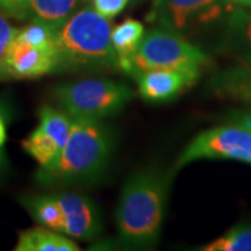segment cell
Listing matches in <instances>:
<instances>
[{"label": "cell", "mask_w": 251, "mask_h": 251, "mask_svg": "<svg viewBox=\"0 0 251 251\" xmlns=\"http://www.w3.org/2000/svg\"><path fill=\"white\" fill-rule=\"evenodd\" d=\"M232 6L225 0H155L148 20L161 28L184 35L218 20L225 9Z\"/></svg>", "instance_id": "7"}, {"label": "cell", "mask_w": 251, "mask_h": 251, "mask_svg": "<svg viewBox=\"0 0 251 251\" xmlns=\"http://www.w3.org/2000/svg\"><path fill=\"white\" fill-rule=\"evenodd\" d=\"M56 198L62 206L64 234L91 242L102 230V221L97 205L81 193L62 191Z\"/></svg>", "instance_id": "11"}, {"label": "cell", "mask_w": 251, "mask_h": 251, "mask_svg": "<svg viewBox=\"0 0 251 251\" xmlns=\"http://www.w3.org/2000/svg\"><path fill=\"white\" fill-rule=\"evenodd\" d=\"M233 6H240V7H249V0H225Z\"/></svg>", "instance_id": "24"}, {"label": "cell", "mask_w": 251, "mask_h": 251, "mask_svg": "<svg viewBox=\"0 0 251 251\" xmlns=\"http://www.w3.org/2000/svg\"><path fill=\"white\" fill-rule=\"evenodd\" d=\"M134 98L126 84L106 78H85L59 85L54 90L57 105L72 117L103 119L123 110Z\"/></svg>", "instance_id": "4"}, {"label": "cell", "mask_w": 251, "mask_h": 251, "mask_svg": "<svg viewBox=\"0 0 251 251\" xmlns=\"http://www.w3.org/2000/svg\"><path fill=\"white\" fill-rule=\"evenodd\" d=\"M227 46L240 62L251 64V9L233 10L229 20Z\"/></svg>", "instance_id": "17"}, {"label": "cell", "mask_w": 251, "mask_h": 251, "mask_svg": "<svg viewBox=\"0 0 251 251\" xmlns=\"http://www.w3.org/2000/svg\"><path fill=\"white\" fill-rule=\"evenodd\" d=\"M144 25L133 18H127L112 29V44L116 50L119 69L126 74L130 73V62L143 41Z\"/></svg>", "instance_id": "14"}, {"label": "cell", "mask_w": 251, "mask_h": 251, "mask_svg": "<svg viewBox=\"0 0 251 251\" xmlns=\"http://www.w3.org/2000/svg\"><path fill=\"white\" fill-rule=\"evenodd\" d=\"M200 159H232L251 165V128L234 123L200 133L180 153L175 171Z\"/></svg>", "instance_id": "6"}, {"label": "cell", "mask_w": 251, "mask_h": 251, "mask_svg": "<svg viewBox=\"0 0 251 251\" xmlns=\"http://www.w3.org/2000/svg\"><path fill=\"white\" fill-rule=\"evenodd\" d=\"M17 28L13 27L7 17L0 14V80L7 78L6 75V57L9 52L10 44L17 34Z\"/></svg>", "instance_id": "19"}, {"label": "cell", "mask_w": 251, "mask_h": 251, "mask_svg": "<svg viewBox=\"0 0 251 251\" xmlns=\"http://www.w3.org/2000/svg\"><path fill=\"white\" fill-rule=\"evenodd\" d=\"M130 1L131 0H94V7L102 16L112 20L122 13Z\"/></svg>", "instance_id": "20"}, {"label": "cell", "mask_w": 251, "mask_h": 251, "mask_svg": "<svg viewBox=\"0 0 251 251\" xmlns=\"http://www.w3.org/2000/svg\"><path fill=\"white\" fill-rule=\"evenodd\" d=\"M246 9H251V0H249V7H246Z\"/></svg>", "instance_id": "26"}, {"label": "cell", "mask_w": 251, "mask_h": 251, "mask_svg": "<svg viewBox=\"0 0 251 251\" xmlns=\"http://www.w3.org/2000/svg\"><path fill=\"white\" fill-rule=\"evenodd\" d=\"M236 123H240V125L246 126L251 128V112H244V113H240L239 116L236 117Z\"/></svg>", "instance_id": "23"}, {"label": "cell", "mask_w": 251, "mask_h": 251, "mask_svg": "<svg viewBox=\"0 0 251 251\" xmlns=\"http://www.w3.org/2000/svg\"><path fill=\"white\" fill-rule=\"evenodd\" d=\"M172 173L144 169L134 173L123 186L116 209L120 239L131 247L156 244L165 218Z\"/></svg>", "instance_id": "1"}, {"label": "cell", "mask_w": 251, "mask_h": 251, "mask_svg": "<svg viewBox=\"0 0 251 251\" xmlns=\"http://www.w3.org/2000/svg\"><path fill=\"white\" fill-rule=\"evenodd\" d=\"M72 123L73 117L64 110L52 106L41 108L39 123L23 141V148L38 162L39 168L50 165L62 152L69 140Z\"/></svg>", "instance_id": "8"}, {"label": "cell", "mask_w": 251, "mask_h": 251, "mask_svg": "<svg viewBox=\"0 0 251 251\" xmlns=\"http://www.w3.org/2000/svg\"><path fill=\"white\" fill-rule=\"evenodd\" d=\"M16 251H78L80 247L67 234L38 226L18 234Z\"/></svg>", "instance_id": "13"}, {"label": "cell", "mask_w": 251, "mask_h": 251, "mask_svg": "<svg viewBox=\"0 0 251 251\" xmlns=\"http://www.w3.org/2000/svg\"><path fill=\"white\" fill-rule=\"evenodd\" d=\"M77 4L78 0H29L28 18L57 29L75 13Z\"/></svg>", "instance_id": "16"}, {"label": "cell", "mask_w": 251, "mask_h": 251, "mask_svg": "<svg viewBox=\"0 0 251 251\" xmlns=\"http://www.w3.org/2000/svg\"><path fill=\"white\" fill-rule=\"evenodd\" d=\"M6 138H7V128H6V122H4L3 113L0 110V151L6 143Z\"/></svg>", "instance_id": "22"}, {"label": "cell", "mask_w": 251, "mask_h": 251, "mask_svg": "<svg viewBox=\"0 0 251 251\" xmlns=\"http://www.w3.org/2000/svg\"><path fill=\"white\" fill-rule=\"evenodd\" d=\"M112 29L110 18L102 16L95 7L75 11L56 31L57 70L99 72L119 69Z\"/></svg>", "instance_id": "3"}, {"label": "cell", "mask_w": 251, "mask_h": 251, "mask_svg": "<svg viewBox=\"0 0 251 251\" xmlns=\"http://www.w3.org/2000/svg\"><path fill=\"white\" fill-rule=\"evenodd\" d=\"M112 147V134L102 119L73 117L62 152L50 165L39 168L36 180L44 186L91 183L106 169Z\"/></svg>", "instance_id": "2"}, {"label": "cell", "mask_w": 251, "mask_h": 251, "mask_svg": "<svg viewBox=\"0 0 251 251\" xmlns=\"http://www.w3.org/2000/svg\"><path fill=\"white\" fill-rule=\"evenodd\" d=\"M29 0H0V10L11 17L25 20L28 18Z\"/></svg>", "instance_id": "21"}, {"label": "cell", "mask_w": 251, "mask_h": 251, "mask_svg": "<svg viewBox=\"0 0 251 251\" xmlns=\"http://www.w3.org/2000/svg\"><path fill=\"white\" fill-rule=\"evenodd\" d=\"M209 90L221 98H229L251 105V64L240 63L216 73Z\"/></svg>", "instance_id": "12"}, {"label": "cell", "mask_w": 251, "mask_h": 251, "mask_svg": "<svg viewBox=\"0 0 251 251\" xmlns=\"http://www.w3.org/2000/svg\"><path fill=\"white\" fill-rule=\"evenodd\" d=\"M21 202L39 226L64 233L62 206L56 198V194L29 196L23 198Z\"/></svg>", "instance_id": "15"}, {"label": "cell", "mask_w": 251, "mask_h": 251, "mask_svg": "<svg viewBox=\"0 0 251 251\" xmlns=\"http://www.w3.org/2000/svg\"><path fill=\"white\" fill-rule=\"evenodd\" d=\"M57 70L56 45H32L20 36H14L6 57L7 78L29 80Z\"/></svg>", "instance_id": "9"}, {"label": "cell", "mask_w": 251, "mask_h": 251, "mask_svg": "<svg viewBox=\"0 0 251 251\" xmlns=\"http://www.w3.org/2000/svg\"><path fill=\"white\" fill-rule=\"evenodd\" d=\"M208 63L206 56L198 46L188 42L184 35L165 28L150 29L130 62V75L155 69L198 70Z\"/></svg>", "instance_id": "5"}, {"label": "cell", "mask_w": 251, "mask_h": 251, "mask_svg": "<svg viewBox=\"0 0 251 251\" xmlns=\"http://www.w3.org/2000/svg\"><path fill=\"white\" fill-rule=\"evenodd\" d=\"M201 75L198 70L155 69L137 74V88L140 97L147 102L161 103L177 98L180 94L193 87Z\"/></svg>", "instance_id": "10"}, {"label": "cell", "mask_w": 251, "mask_h": 251, "mask_svg": "<svg viewBox=\"0 0 251 251\" xmlns=\"http://www.w3.org/2000/svg\"><path fill=\"white\" fill-rule=\"evenodd\" d=\"M202 251H251V225H237L204 246Z\"/></svg>", "instance_id": "18"}, {"label": "cell", "mask_w": 251, "mask_h": 251, "mask_svg": "<svg viewBox=\"0 0 251 251\" xmlns=\"http://www.w3.org/2000/svg\"><path fill=\"white\" fill-rule=\"evenodd\" d=\"M1 168H3V165H1V155H0V171H1Z\"/></svg>", "instance_id": "25"}]
</instances>
